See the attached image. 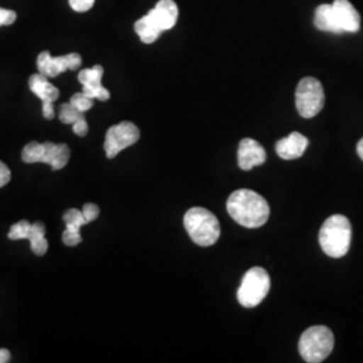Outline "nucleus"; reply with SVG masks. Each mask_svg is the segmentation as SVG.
Wrapping results in <instances>:
<instances>
[{
  "mask_svg": "<svg viewBox=\"0 0 363 363\" xmlns=\"http://www.w3.org/2000/svg\"><path fill=\"white\" fill-rule=\"evenodd\" d=\"M226 208L230 217L247 229H256L265 225L271 214L265 198L247 189L234 191L228 199Z\"/></svg>",
  "mask_w": 363,
  "mask_h": 363,
  "instance_id": "obj_1",
  "label": "nucleus"
},
{
  "mask_svg": "<svg viewBox=\"0 0 363 363\" xmlns=\"http://www.w3.org/2000/svg\"><path fill=\"white\" fill-rule=\"evenodd\" d=\"M319 244L325 255L333 259L346 256L351 244L350 220L340 214L327 218L319 232Z\"/></svg>",
  "mask_w": 363,
  "mask_h": 363,
  "instance_id": "obj_2",
  "label": "nucleus"
},
{
  "mask_svg": "<svg viewBox=\"0 0 363 363\" xmlns=\"http://www.w3.org/2000/svg\"><path fill=\"white\" fill-rule=\"evenodd\" d=\"M190 238L199 247H211L220 238V222L208 208H191L183 218Z\"/></svg>",
  "mask_w": 363,
  "mask_h": 363,
  "instance_id": "obj_3",
  "label": "nucleus"
},
{
  "mask_svg": "<svg viewBox=\"0 0 363 363\" xmlns=\"http://www.w3.org/2000/svg\"><path fill=\"white\" fill-rule=\"evenodd\" d=\"M334 345L335 337L328 327L312 325L301 334L298 340V352L306 362H323L331 354Z\"/></svg>",
  "mask_w": 363,
  "mask_h": 363,
  "instance_id": "obj_4",
  "label": "nucleus"
},
{
  "mask_svg": "<svg viewBox=\"0 0 363 363\" xmlns=\"http://www.w3.org/2000/svg\"><path fill=\"white\" fill-rule=\"evenodd\" d=\"M271 288V277L264 268L255 267L249 269L241 281V286L237 291V298L242 307L252 308L259 306V303L268 295Z\"/></svg>",
  "mask_w": 363,
  "mask_h": 363,
  "instance_id": "obj_5",
  "label": "nucleus"
},
{
  "mask_svg": "<svg viewBox=\"0 0 363 363\" xmlns=\"http://www.w3.org/2000/svg\"><path fill=\"white\" fill-rule=\"evenodd\" d=\"M25 163H48L54 171L62 169L70 159V150L66 144H54L52 142L27 144L22 152Z\"/></svg>",
  "mask_w": 363,
  "mask_h": 363,
  "instance_id": "obj_6",
  "label": "nucleus"
},
{
  "mask_svg": "<svg viewBox=\"0 0 363 363\" xmlns=\"http://www.w3.org/2000/svg\"><path fill=\"white\" fill-rule=\"evenodd\" d=\"M325 89L319 79L304 77L296 88V108L298 115L304 118L316 116L325 106Z\"/></svg>",
  "mask_w": 363,
  "mask_h": 363,
  "instance_id": "obj_7",
  "label": "nucleus"
},
{
  "mask_svg": "<svg viewBox=\"0 0 363 363\" xmlns=\"http://www.w3.org/2000/svg\"><path fill=\"white\" fill-rule=\"evenodd\" d=\"M139 139L140 130L130 121H123L111 127L105 136L104 148L106 157H116L123 150L133 145Z\"/></svg>",
  "mask_w": 363,
  "mask_h": 363,
  "instance_id": "obj_8",
  "label": "nucleus"
},
{
  "mask_svg": "<svg viewBox=\"0 0 363 363\" xmlns=\"http://www.w3.org/2000/svg\"><path fill=\"white\" fill-rule=\"evenodd\" d=\"M81 64L82 58L77 52H70L62 57H52L50 52H42L37 60L39 73L48 78L58 77L66 70H77Z\"/></svg>",
  "mask_w": 363,
  "mask_h": 363,
  "instance_id": "obj_9",
  "label": "nucleus"
},
{
  "mask_svg": "<svg viewBox=\"0 0 363 363\" xmlns=\"http://www.w3.org/2000/svg\"><path fill=\"white\" fill-rule=\"evenodd\" d=\"M28 85L31 91L40 99L42 101V112L43 116L48 120H52L54 117V108H52V103L55 100H58L60 97V91L49 82V78L43 74H33L30 79H28Z\"/></svg>",
  "mask_w": 363,
  "mask_h": 363,
  "instance_id": "obj_10",
  "label": "nucleus"
},
{
  "mask_svg": "<svg viewBox=\"0 0 363 363\" xmlns=\"http://www.w3.org/2000/svg\"><path fill=\"white\" fill-rule=\"evenodd\" d=\"M104 76L103 66L96 65L91 69H84L78 74V81L82 85V91L93 100L106 101L111 97V93L105 89L101 84V78Z\"/></svg>",
  "mask_w": 363,
  "mask_h": 363,
  "instance_id": "obj_11",
  "label": "nucleus"
},
{
  "mask_svg": "<svg viewBox=\"0 0 363 363\" xmlns=\"http://www.w3.org/2000/svg\"><path fill=\"white\" fill-rule=\"evenodd\" d=\"M147 15L152 21V23L157 27V30L163 33L177 25L179 10L174 0H159L155 7Z\"/></svg>",
  "mask_w": 363,
  "mask_h": 363,
  "instance_id": "obj_12",
  "label": "nucleus"
},
{
  "mask_svg": "<svg viewBox=\"0 0 363 363\" xmlns=\"http://www.w3.org/2000/svg\"><path fill=\"white\" fill-rule=\"evenodd\" d=\"M267 160V152L261 144L253 139H242L238 147V164L241 169H249L264 164Z\"/></svg>",
  "mask_w": 363,
  "mask_h": 363,
  "instance_id": "obj_13",
  "label": "nucleus"
},
{
  "mask_svg": "<svg viewBox=\"0 0 363 363\" xmlns=\"http://www.w3.org/2000/svg\"><path fill=\"white\" fill-rule=\"evenodd\" d=\"M334 11L337 23L343 33H358L361 27V16L349 0H334Z\"/></svg>",
  "mask_w": 363,
  "mask_h": 363,
  "instance_id": "obj_14",
  "label": "nucleus"
},
{
  "mask_svg": "<svg viewBox=\"0 0 363 363\" xmlns=\"http://www.w3.org/2000/svg\"><path fill=\"white\" fill-rule=\"evenodd\" d=\"M307 147L308 139L298 132H292L291 135L276 143V152L284 160H294L303 156Z\"/></svg>",
  "mask_w": 363,
  "mask_h": 363,
  "instance_id": "obj_15",
  "label": "nucleus"
},
{
  "mask_svg": "<svg viewBox=\"0 0 363 363\" xmlns=\"http://www.w3.org/2000/svg\"><path fill=\"white\" fill-rule=\"evenodd\" d=\"M315 27L320 31H327L333 34H342V28L337 23V15L334 11L333 4H320L315 10L313 18Z\"/></svg>",
  "mask_w": 363,
  "mask_h": 363,
  "instance_id": "obj_16",
  "label": "nucleus"
},
{
  "mask_svg": "<svg viewBox=\"0 0 363 363\" xmlns=\"http://www.w3.org/2000/svg\"><path fill=\"white\" fill-rule=\"evenodd\" d=\"M60 120L61 123L64 124H72L73 125V132L84 138L88 135V123L84 117V113L79 112L76 106L70 104V103H66L60 106Z\"/></svg>",
  "mask_w": 363,
  "mask_h": 363,
  "instance_id": "obj_17",
  "label": "nucleus"
},
{
  "mask_svg": "<svg viewBox=\"0 0 363 363\" xmlns=\"http://www.w3.org/2000/svg\"><path fill=\"white\" fill-rule=\"evenodd\" d=\"M46 234V226L42 222H34L31 223L28 233H27V238L31 244V249L37 256H43L48 252V240L45 238Z\"/></svg>",
  "mask_w": 363,
  "mask_h": 363,
  "instance_id": "obj_18",
  "label": "nucleus"
},
{
  "mask_svg": "<svg viewBox=\"0 0 363 363\" xmlns=\"http://www.w3.org/2000/svg\"><path fill=\"white\" fill-rule=\"evenodd\" d=\"M135 31L139 35V38L142 39V42L150 45L154 43L156 39L160 37V31L156 28L155 25L151 22V19L148 18V15H144L143 18H140L136 23H135Z\"/></svg>",
  "mask_w": 363,
  "mask_h": 363,
  "instance_id": "obj_19",
  "label": "nucleus"
},
{
  "mask_svg": "<svg viewBox=\"0 0 363 363\" xmlns=\"http://www.w3.org/2000/svg\"><path fill=\"white\" fill-rule=\"evenodd\" d=\"M64 220L66 223V230L73 232V233H79L81 226L88 223L82 210H78V208L67 210L64 216Z\"/></svg>",
  "mask_w": 363,
  "mask_h": 363,
  "instance_id": "obj_20",
  "label": "nucleus"
},
{
  "mask_svg": "<svg viewBox=\"0 0 363 363\" xmlns=\"http://www.w3.org/2000/svg\"><path fill=\"white\" fill-rule=\"evenodd\" d=\"M69 103L73 105V106H76L79 112L85 113V112H88L91 106H93V99L88 97L84 91H81V93L73 94Z\"/></svg>",
  "mask_w": 363,
  "mask_h": 363,
  "instance_id": "obj_21",
  "label": "nucleus"
},
{
  "mask_svg": "<svg viewBox=\"0 0 363 363\" xmlns=\"http://www.w3.org/2000/svg\"><path fill=\"white\" fill-rule=\"evenodd\" d=\"M30 226H31V223H30L28 220H19L18 223H15L13 228L10 229L9 238L13 240V241H16V240H25V238H27V233H28Z\"/></svg>",
  "mask_w": 363,
  "mask_h": 363,
  "instance_id": "obj_22",
  "label": "nucleus"
},
{
  "mask_svg": "<svg viewBox=\"0 0 363 363\" xmlns=\"http://www.w3.org/2000/svg\"><path fill=\"white\" fill-rule=\"evenodd\" d=\"M69 4L77 13H86L93 7L94 0H69Z\"/></svg>",
  "mask_w": 363,
  "mask_h": 363,
  "instance_id": "obj_23",
  "label": "nucleus"
},
{
  "mask_svg": "<svg viewBox=\"0 0 363 363\" xmlns=\"http://www.w3.org/2000/svg\"><path fill=\"white\" fill-rule=\"evenodd\" d=\"M16 19V13L13 10L0 7V26H10Z\"/></svg>",
  "mask_w": 363,
  "mask_h": 363,
  "instance_id": "obj_24",
  "label": "nucleus"
},
{
  "mask_svg": "<svg viewBox=\"0 0 363 363\" xmlns=\"http://www.w3.org/2000/svg\"><path fill=\"white\" fill-rule=\"evenodd\" d=\"M82 213H84L85 218H86L88 223H89V222L96 220V218L99 217V214H100V208H99L97 205H94V203H86V205H84Z\"/></svg>",
  "mask_w": 363,
  "mask_h": 363,
  "instance_id": "obj_25",
  "label": "nucleus"
},
{
  "mask_svg": "<svg viewBox=\"0 0 363 363\" xmlns=\"http://www.w3.org/2000/svg\"><path fill=\"white\" fill-rule=\"evenodd\" d=\"M62 241L67 247H76L82 241V237L79 233H73V232L65 230L62 234Z\"/></svg>",
  "mask_w": 363,
  "mask_h": 363,
  "instance_id": "obj_26",
  "label": "nucleus"
},
{
  "mask_svg": "<svg viewBox=\"0 0 363 363\" xmlns=\"http://www.w3.org/2000/svg\"><path fill=\"white\" fill-rule=\"evenodd\" d=\"M11 181V171L0 160V187H4Z\"/></svg>",
  "mask_w": 363,
  "mask_h": 363,
  "instance_id": "obj_27",
  "label": "nucleus"
},
{
  "mask_svg": "<svg viewBox=\"0 0 363 363\" xmlns=\"http://www.w3.org/2000/svg\"><path fill=\"white\" fill-rule=\"evenodd\" d=\"M11 354L7 349H0V363L10 362Z\"/></svg>",
  "mask_w": 363,
  "mask_h": 363,
  "instance_id": "obj_28",
  "label": "nucleus"
},
{
  "mask_svg": "<svg viewBox=\"0 0 363 363\" xmlns=\"http://www.w3.org/2000/svg\"><path fill=\"white\" fill-rule=\"evenodd\" d=\"M357 152H358V155H359V157L363 160V138L358 142V144H357Z\"/></svg>",
  "mask_w": 363,
  "mask_h": 363,
  "instance_id": "obj_29",
  "label": "nucleus"
}]
</instances>
